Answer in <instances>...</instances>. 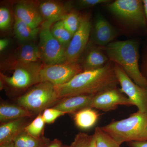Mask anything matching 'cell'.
Returning a JSON list of instances; mask_svg holds the SVG:
<instances>
[{
  "label": "cell",
  "instance_id": "1",
  "mask_svg": "<svg viewBox=\"0 0 147 147\" xmlns=\"http://www.w3.org/2000/svg\"><path fill=\"white\" fill-rule=\"evenodd\" d=\"M114 65L110 61L101 68L83 71L67 83L55 86L60 99L75 96L95 95L117 88L119 84Z\"/></svg>",
  "mask_w": 147,
  "mask_h": 147
},
{
  "label": "cell",
  "instance_id": "2",
  "mask_svg": "<svg viewBox=\"0 0 147 147\" xmlns=\"http://www.w3.org/2000/svg\"><path fill=\"white\" fill-rule=\"evenodd\" d=\"M139 45L135 40H122L103 48L110 61L120 66L134 83L147 88V80L139 69Z\"/></svg>",
  "mask_w": 147,
  "mask_h": 147
},
{
  "label": "cell",
  "instance_id": "3",
  "mask_svg": "<svg viewBox=\"0 0 147 147\" xmlns=\"http://www.w3.org/2000/svg\"><path fill=\"white\" fill-rule=\"evenodd\" d=\"M119 145L147 141V114L138 111L126 119L113 121L101 127Z\"/></svg>",
  "mask_w": 147,
  "mask_h": 147
},
{
  "label": "cell",
  "instance_id": "4",
  "mask_svg": "<svg viewBox=\"0 0 147 147\" xmlns=\"http://www.w3.org/2000/svg\"><path fill=\"white\" fill-rule=\"evenodd\" d=\"M43 64L22 62L15 60L4 67V71H11V76L0 74L1 90L7 87L16 92H21L40 83L39 73Z\"/></svg>",
  "mask_w": 147,
  "mask_h": 147
},
{
  "label": "cell",
  "instance_id": "5",
  "mask_svg": "<svg viewBox=\"0 0 147 147\" xmlns=\"http://www.w3.org/2000/svg\"><path fill=\"white\" fill-rule=\"evenodd\" d=\"M60 100L55 85L48 82H40L30 88L18 98V105L24 107L32 114H40Z\"/></svg>",
  "mask_w": 147,
  "mask_h": 147
},
{
  "label": "cell",
  "instance_id": "6",
  "mask_svg": "<svg viewBox=\"0 0 147 147\" xmlns=\"http://www.w3.org/2000/svg\"><path fill=\"white\" fill-rule=\"evenodd\" d=\"M53 24L43 21L39 33L38 44L43 64H59L66 62V49L52 34Z\"/></svg>",
  "mask_w": 147,
  "mask_h": 147
},
{
  "label": "cell",
  "instance_id": "7",
  "mask_svg": "<svg viewBox=\"0 0 147 147\" xmlns=\"http://www.w3.org/2000/svg\"><path fill=\"white\" fill-rule=\"evenodd\" d=\"M108 10L122 21L136 26L147 25L143 1L116 0L108 6Z\"/></svg>",
  "mask_w": 147,
  "mask_h": 147
},
{
  "label": "cell",
  "instance_id": "8",
  "mask_svg": "<svg viewBox=\"0 0 147 147\" xmlns=\"http://www.w3.org/2000/svg\"><path fill=\"white\" fill-rule=\"evenodd\" d=\"M114 64L115 73L121 87L120 91L126 95L138 111L147 114V88L134 83L120 66Z\"/></svg>",
  "mask_w": 147,
  "mask_h": 147
},
{
  "label": "cell",
  "instance_id": "9",
  "mask_svg": "<svg viewBox=\"0 0 147 147\" xmlns=\"http://www.w3.org/2000/svg\"><path fill=\"white\" fill-rule=\"evenodd\" d=\"M83 71V67L78 63L43 64L40 71V82H48L55 86H59L67 83Z\"/></svg>",
  "mask_w": 147,
  "mask_h": 147
},
{
  "label": "cell",
  "instance_id": "10",
  "mask_svg": "<svg viewBox=\"0 0 147 147\" xmlns=\"http://www.w3.org/2000/svg\"><path fill=\"white\" fill-rule=\"evenodd\" d=\"M91 30V24L89 19L83 17L79 29L74 35L66 50V62L78 63L88 42Z\"/></svg>",
  "mask_w": 147,
  "mask_h": 147
},
{
  "label": "cell",
  "instance_id": "11",
  "mask_svg": "<svg viewBox=\"0 0 147 147\" xmlns=\"http://www.w3.org/2000/svg\"><path fill=\"white\" fill-rule=\"evenodd\" d=\"M119 105L131 106V100L117 88L107 90L94 96L91 108L108 112L117 109Z\"/></svg>",
  "mask_w": 147,
  "mask_h": 147
},
{
  "label": "cell",
  "instance_id": "12",
  "mask_svg": "<svg viewBox=\"0 0 147 147\" xmlns=\"http://www.w3.org/2000/svg\"><path fill=\"white\" fill-rule=\"evenodd\" d=\"M15 16L32 28H39L43 20L38 8L34 3L22 1L15 5Z\"/></svg>",
  "mask_w": 147,
  "mask_h": 147
},
{
  "label": "cell",
  "instance_id": "13",
  "mask_svg": "<svg viewBox=\"0 0 147 147\" xmlns=\"http://www.w3.org/2000/svg\"><path fill=\"white\" fill-rule=\"evenodd\" d=\"M94 28V42L98 47L104 48L117 36L115 30L101 15L96 18Z\"/></svg>",
  "mask_w": 147,
  "mask_h": 147
},
{
  "label": "cell",
  "instance_id": "14",
  "mask_svg": "<svg viewBox=\"0 0 147 147\" xmlns=\"http://www.w3.org/2000/svg\"><path fill=\"white\" fill-rule=\"evenodd\" d=\"M94 95H79L65 98L53 108L67 113H76L86 108H91L92 98Z\"/></svg>",
  "mask_w": 147,
  "mask_h": 147
},
{
  "label": "cell",
  "instance_id": "15",
  "mask_svg": "<svg viewBox=\"0 0 147 147\" xmlns=\"http://www.w3.org/2000/svg\"><path fill=\"white\" fill-rule=\"evenodd\" d=\"M38 7L43 21L53 24L61 21L68 13L63 4L56 1H44L40 3Z\"/></svg>",
  "mask_w": 147,
  "mask_h": 147
},
{
  "label": "cell",
  "instance_id": "16",
  "mask_svg": "<svg viewBox=\"0 0 147 147\" xmlns=\"http://www.w3.org/2000/svg\"><path fill=\"white\" fill-rule=\"evenodd\" d=\"M27 125L26 118L3 123L0 126V145L13 142Z\"/></svg>",
  "mask_w": 147,
  "mask_h": 147
},
{
  "label": "cell",
  "instance_id": "17",
  "mask_svg": "<svg viewBox=\"0 0 147 147\" xmlns=\"http://www.w3.org/2000/svg\"><path fill=\"white\" fill-rule=\"evenodd\" d=\"M15 60L26 63L42 62L38 45L32 41L22 43L16 50Z\"/></svg>",
  "mask_w": 147,
  "mask_h": 147
},
{
  "label": "cell",
  "instance_id": "18",
  "mask_svg": "<svg viewBox=\"0 0 147 147\" xmlns=\"http://www.w3.org/2000/svg\"><path fill=\"white\" fill-rule=\"evenodd\" d=\"M33 115L18 105L2 103L0 105V121L2 123L17 119L31 117Z\"/></svg>",
  "mask_w": 147,
  "mask_h": 147
},
{
  "label": "cell",
  "instance_id": "19",
  "mask_svg": "<svg viewBox=\"0 0 147 147\" xmlns=\"http://www.w3.org/2000/svg\"><path fill=\"white\" fill-rule=\"evenodd\" d=\"M104 49L99 47L92 49L87 54L83 64L84 71L94 70L103 67L110 61ZM105 51V50H104Z\"/></svg>",
  "mask_w": 147,
  "mask_h": 147
},
{
  "label": "cell",
  "instance_id": "20",
  "mask_svg": "<svg viewBox=\"0 0 147 147\" xmlns=\"http://www.w3.org/2000/svg\"><path fill=\"white\" fill-rule=\"evenodd\" d=\"M14 33L16 38L22 43L32 41L39 34L40 28H32L15 16Z\"/></svg>",
  "mask_w": 147,
  "mask_h": 147
},
{
  "label": "cell",
  "instance_id": "21",
  "mask_svg": "<svg viewBox=\"0 0 147 147\" xmlns=\"http://www.w3.org/2000/svg\"><path fill=\"white\" fill-rule=\"evenodd\" d=\"M99 115L93 108H86L75 113L74 120L76 126L83 129L91 128L98 119Z\"/></svg>",
  "mask_w": 147,
  "mask_h": 147
},
{
  "label": "cell",
  "instance_id": "22",
  "mask_svg": "<svg viewBox=\"0 0 147 147\" xmlns=\"http://www.w3.org/2000/svg\"><path fill=\"white\" fill-rule=\"evenodd\" d=\"M15 147H47L50 145V139L44 136L36 138L33 137L25 131L18 134L13 140Z\"/></svg>",
  "mask_w": 147,
  "mask_h": 147
},
{
  "label": "cell",
  "instance_id": "23",
  "mask_svg": "<svg viewBox=\"0 0 147 147\" xmlns=\"http://www.w3.org/2000/svg\"><path fill=\"white\" fill-rule=\"evenodd\" d=\"M51 32L55 38L66 50L73 36L65 28L62 21H57L53 24L51 27Z\"/></svg>",
  "mask_w": 147,
  "mask_h": 147
},
{
  "label": "cell",
  "instance_id": "24",
  "mask_svg": "<svg viewBox=\"0 0 147 147\" xmlns=\"http://www.w3.org/2000/svg\"><path fill=\"white\" fill-rule=\"evenodd\" d=\"M82 18L75 11L68 12L61 20L65 27L73 36L80 27Z\"/></svg>",
  "mask_w": 147,
  "mask_h": 147
},
{
  "label": "cell",
  "instance_id": "25",
  "mask_svg": "<svg viewBox=\"0 0 147 147\" xmlns=\"http://www.w3.org/2000/svg\"><path fill=\"white\" fill-rule=\"evenodd\" d=\"M94 135L95 137L96 147H120V145L103 131L101 127H96Z\"/></svg>",
  "mask_w": 147,
  "mask_h": 147
},
{
  "label": "cell",
  "instance_id": "26",
  "mask_svg": "<svg viewBox=\"0 0 147 147\" xmlns=\"http://www.w3.org/2000/svg\"><path fill=\"white\" fill-rule=\"evenodd\" d=\"M45 123L42 115L39 114L31 123L28 124L24 129L28 134L33 137L40 138L43 136Z\"/></svg>",
  "mask_w": 147,
  "mask_h": 147
},
{
  "label": "cell",
  "instance_id": "27",
  "mask_svg": "<svg viewBox=\"0 0 147 147\" xmlns=\"http://www.w3.org/2000/svg\"><path fill=\"white\" fill-rule=\"evenodd\" d=\"M70 147H96L94 135L80 132L74 137Z\"/></svg>",
  "mask_w": 147,
  "mask_h": 147
},
{
  "label": "cell",
  "instance_id": "28",
  "mask_svg": "<svg viewBox=\"0 0 147 147\" xmlns=\"http://www.w3.org/2000/svg\"><path fill=\"white\" fill-rule=\"evenodd\" d=\"M66 113L54 108H47L44 110L42 118L45 123H53L59 117Z\"/></svg>",
  "mask_w": 147,
  "mask_h": 147
},
{
  "label": "cell",
  "instance_id": "29",
  "mask_svg": "<svg viewBox=\"0 0 147 147\" xmlns=\"http://www.w3.org/2000/svg\"><path fill=\"white\" fill-rule=\"evenodd\" d=\"M11 15L10 11L6 7L0 8V29L1 30L7 29L10 26Z\"/></svg>",
  "mask_w": 147,
  "mask_h": 147
},
{
  "label": "cell",
  "instance_id": "30",
  "mask_svg": "<svg viewBox=\"0 0 147 147\" xmlns=\"http://www.w3.org/2000/svg\"><path fill=\"white\" fill-rule=\"evenodd\" d=\"M108 0H81L79 1V5L84 7H90L101 4L110 3Z\"/></svg>",
  "mask_w": 147,
  "mask_h": 147
},
{
  "label": "cell",
  "instance_id": "31",
  "mask_svg": "<svg viewBox=\"0 0 147 147\" xmlns=\"http://www.w3.org/2000/svg\"><path fill=\"white\" fill-rule=\"evenodd\" d=\"M127 144L129 147H147V141L140 142H130Z\"/></svg>",
  "mask_w": 147,
  "mask_h": 147
},
{
  "label": "cell",
  "instance_id": "32",
  "mask_svg": "<svg viewBox=\"0 0 147 147\" xmlns=\"http://www.w3.org/2000/svg\"><path fill=\"white\" fill-rule=\"evenodd\" d=\"M9 40L7 38H3L0 40V51L2 52L8 45Z\"/></svg>",
  "mask_w": 147,
  "mask_h": 147
},
{
  "label": "cell",
  "instance_id": "33",
  "mask_svg": "<svg viewBox=\"0 0 147 147\" xmlns=\"http://www.w3.org/2000/svg\"><path fill=\"white\" fill-rule=\"evenodd\" d=\"M62 143L58 139H55L51 142L50 145L47 147H62Z\"/></svg>",
  "mask_w": 147,
  "mask_h": 147
},
{
  "label": "cell",
  "instance_id": "34",
  "mask_svg": "<svg viewBox=\"0 0 147 147\" xmlns=\"http://www.w3.org/2000/svg\"><path fill=\"white\" fill-rule=\"evenodd\" d=\"M0 147H15L14 142H11L10 143H6L0 145Z\"/></svg>",
  "mask_w": 147,
  "mask_h": 147
},
{
  "label": "cell",
  "instance_id": "35",
  "mask_svg": "<svg viewBox=\"0 0 147 147\" xmlns=\"http://www.w3.org/2000/svg\"><path fill=\"white\" fill-rule=\"evenodd\" d=\"M144 8L145 14H146V18L147 22V0H143Z\"/></svg>",
  "mask_w": 147,
  "mask_h": 147
},
{
  "label": "cell",
  "instance_id": "36",
  "mask_svg": "<svg viewBox=\"0 0 147 147\" xmlns=\"http://www.w3.org/2000/svg\"><path fill=\"white\" fill-rule=\"evenodd\" d=\"M145 78H146V79L147 80V74H146V76H145Z\"/></svg>",
  "mask_w": 147,
  "mask_h": 147
},
{
  "label": "cell",
  "instance_id": "37",
  "mask_svg": "<svg viewBox=\"0 0 147 147\" xmlns=\"http://www.w3.org/2000/svg\"><path fill=\"white\" fill-rule=\"evenodd\" d=\"M70 147V146H64V147Z\"/></svg>",
  "mask_w": 147,
  "mask_h": 147
}]
</instances>
